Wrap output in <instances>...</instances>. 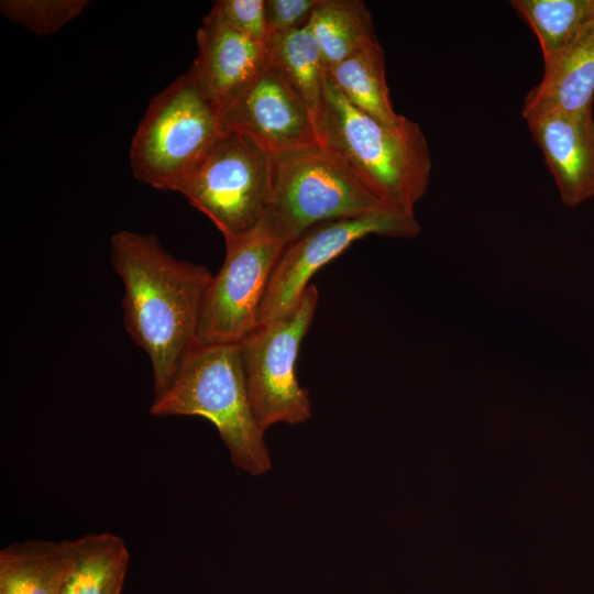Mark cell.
Here are the masks:
<instances>
[{
	"instance_id": "obj_1",
	"label": "cell",
	"mask_w": 594,
	"mask_h": 594,
	"mask_svg": "<svg viewBox=\"0 0 594 594\" xmlns=\"http://www.w3.org/2000/svg\"><path fill=\"white\" fill-rule=\"evenodd\" d=\"M110 249L124 288V327L151 361L157 398L195 345L204 296L213 275L202 265L174 257L153 234L121 230L112 234Z\"/></svg>"
},
{
	"instance_id": "obj_2",
	"label": "cell",
	"mask_w": 594,
	"mask_h": 594,
	"mask_svg": "<svg viewBox=\"0 0 594 594\" xmlns=\"http://www.w3.org/2000/svg\"><path fill=\"white\" fill-rule=\"evenodd\" d=\"M316 132L318 143L386 206L415 217L431 173L429 145L418 123L408 118L397 127L380 122L352 106L327 76Z\"/></svg>"
},
{
	"instance_id": "obj_3",
	"label": "cell",
	"mask_w": 594,
	"mask_h": 594,
	"mask_svg": "<svg viewBox=\"0 0 594 594\" xmlns=\"http://www.w3.org/2000/svg\"><path fill=\"white\" fill-rule=\"evenodd\" d=\"M150 413L155 417H202L216 427L234 466L254 476L272 469L239 343L194 345L169 387L154 398Z\"/></svg>"
},
{
	"instance_id": "obj_4",
	"label": "cell",
	"mask_w": 594,
	"mask_h": 594,
	"mask_svg": "<svg viewBox=\"0 0 594 594\" xmlns=\"http://www.w3.org/2000/svg\"><path fill=\"white\" fill-rule=\"evenodd\" d=\"M222 132L219 109L188 69L150 101L130 146L132 173L178 193Z\"/></svg>"
},
{
	"instance_id": "obj_5",
	"label": "cell",
	"mask_w": 594,
	"mask_h": 594,
	"mask_svg": "<svg viewBox=\"0 0 594 594\" xmlns=\"http://www.w3.org/2000/svg\"><path fill=\"white\" fill-rule=\"evenodd\" d=\"M383 208L389 207L319 143L271 157L268 215L288 242L318 223Z\"/></svg>"
},
{
	"instance_id": "obj_6",
	"label": "cell",
	"mask_w": 594,
	"mask_h": 594,
	"mask_svg": "<svg viewBox=\"0 0 594 594\" xmlns=\"http://www.w3.org/2000/svg\"><path fill=\"white\" fill-rule=\"evenodd\" d=\"M318 300V289L310 284L293 307L257 324L239 343L252 408L263 431L277 424H304L311 416L296 364Z\"/></svg>"
},
{
	"instance_id": "obj_7",
	"label": "cell",
	"mask_w": 594,
	"mask_h": 594,
	"mask_svg": "<svg viewBox=\"0 0 594 594\" xmlns=\"http://www.w3.org/2000/svg\"><path fill=\"white\" fill-rule=\"evenodd\" d=\"M224 242L223 263L204 296L195 345L240 343L256 328L271 276L289 243L268 211L257 227Z\"/></svg>"
},
{
	"instance_id": "obj_8",
	"label": "cell",
	"mask_w": 594,
	"mask_h": 594,
	"mask_svg": "<svg viewBox=\"0 0 594 594\" xmlns=\"http://www.w3.org/2000/svg\"><path fill=\"white\" fill-rule=\"evenodd\" d=\"M178 193L223 238L246 233L270 208L271 156L249 136L223 129Z\"/></svg>"
},
{
	"instance_id": "obj_9",
	"label": "cell",
	"mask_w": 594,
	"mask_h": 594,
	"mask_svg": "<svg viewBox=\"0 0 594 594\" xmlns=\"http://www.w3.org/2000/svg\"><path fill=\"white\" fill-rule=\"evenodd\" d=\"M419 232L415 217L391 208L311 227L284 249L263 297L257 324L293 307L310 285L314 274L358 240L371 234L413 238Z\"/></svg>"
},
{
	"instance_id": "obj_10",
	"label": "cell",
	"mask_w": 594,
	"mask_h": 594,
	"mask_svg": "<svg viewBox=\"0 0 594 594\" xmlns=\"http://www.w3.org/2000/svg\"><path fill=\"white\" fill-rule=\"evenodd\" d=\"M220 118L224 130L249 136L271 157L318 144L309 109L268 61Z\"/></svg>"
},
{
	"instance_id": "obj_11",
	"label": "cell",
	"mask_w": 594,
	"mask_h": 594,
	"mask_svg": "<svg viewBox=\"0 0 594 594\" xmlns=\"http://www.w3.org/2000/svg\"><path fill=\"white\" fill-rule=\"evenodd\" d=\"M197 57L189 70L221 111L267 63V43L250 38L209 11L197 30Z\"/></svg>"
},
{
	"instance_id": "obj_12",
	"label": "cell",
	"mask_w": 594,
	"mask_h": 594,
	"mask_svg": "<svg viewBox=\"0 0 594 594\" xmlns=\"http://www.w3.org/2000/svg\"><path fill=\"white\" fill-rule=\"evenodd\" d=\"M558 186L562 201L575 207L594 196L592 108L550 112L526 120Z\"/></svg>"
},
{
	"instance_id": "obj_13",
	"label": "cell",
	"mask_w": 594,
	"mask_h": 594,
	"mask_svg": "<svg viewBox=\"0 0 594 594\" xmlns=\"http://www.w3.org/2000/svg\"><path fill=\"white\" fill-rule=\"evenodd\" d=\"M76 562V539L11 543L0 551V594H63Z\"/></svg>"
},
{
	"instance_id": "obj_14",
	"label": "cell",
	"mask_w": 594,
	"mask_h": 594,
	"mask_svg": "<svg viewBox=\"0 0 594 594\" xmlns=\"http://www.w3.org/2000/svg\"><path fill=\"white\" fill-rule=\"evenodd\" d=\"M594 97V34L582 36L550 67L526 96L525 120L550 112L592 108Z\"/></svg>"
},
{
	"instance_id": "obj_15",
	"label": "cell",
	"mask_w": 594,
	"mask_h": 594,
	"mask_svg": "<svg viewBox=\"0 0 594 594\" xmlns=\"http://www.w3.org/2000/svg\"><path fill=\"white\" fill-rule=\"evenodd\" d=\"M328 78L355 108L389 125H399L406 117L392 105L386 82L385 55L374 41L327 72Z\"/></svg>"
},
{
	"instance_id": "obj_16",
	"label": "cell",
	"mask_w": 594,
	"mask_h": 594,
	"mask_svg": "<svg viewBox=\"0 0 594 594\" xmlns=\"http://www.w3.org/2000/svg\"><path fill=\"white\" fill-rule=\"evenodd\" d=\"M267 61L302 99L316 127L324 99L327 68L309 24L271 35Z\"/></svg>"
},
{
	"instance_id": "obj_17",
	"label": "cell",
	"mask_w": 594,
	"mask_h": 594,
	"mask_svg": "<svg viewBox=\"0 0 594 594\" xmlns=\"http://www.w3.org/2000/svg\"><path fill=\"white\" fill-rule=\"evenodd\" d=\"M309 26L327 72L377 41L371 12L360 0H320Z\"/></svg>"
},
{
	"instance_id": "obj_18",
	"label": "cell",
	"mask_w": 594,
	"mask_h": 594,
	"mask_svg": "<svg viewBox=\"0 0 594 594\" xmlns=\"http://www.w3.org/2000/svg\"><path fill=\"white\" fill-rule=\"evenodd\" d=\"M510 4L536 34L543 69L582 36L594 13V0H513Z\"/></svg>"
},
{
	"instance_id": "obj_19",
	"label": "cell",
	"mask_w": 594,
	"mask_h": 594,
	"mask_svg": "<svg viewBox=\"0 0 594 594\" xmlns=\"http://www.w3.org/2000/svg\"><path fill=\"white\" fill-rule=\"evenodd\" d=\"M77 562L63 594H106L113 578L129 566L124 540L111 532L76 539Z\"/></svg>"
},
{
	"instance_id": "obj_20",
	"label": "cell",
	"mask_w": 594,
	"mask_h": 594,
	"mask_svg": "<svg viewBox=\"0 0 594 594\" xmlns=\"http://www.w3.org/2000/svg\"><path fill=\"white\" fill-rule=\"evenodd\" d=\"M89 3L87 0H2L0 12L32 33L46 36L79 16Z\"/></svg>"
},
{
	"instance_id": "obj_21",
	"label": "cell",
	"mask_w": 594,
	"mask_h": 594,
	"mask_svg": "<svg viewBox=\"0 0 594 594\" xmlns=\"http://www.w3.org/2000/svg\"><path fill=\"white\" fill-rule=\"evenodd\" d=\"M234 31L267 43L271 35L266 25L265 0H218L210 10Z\"/></svg>"
},
{
	"instance_id": "obj_22",
	"label": "cell",
	"mask_w": 594,
	"mask_h": 594,
	"mask_svg": "<svg viewBox=\"0 0 594 594\" xmlns=\"http://www.w3.org/2000/svg\"><path fill=\"white\" fill-rule=\"evenodd\" d=\"M320 0H265V18L270 35L307 26Z\"/></svg>"
},
{
	"instance_id": "obj_23",
	"label": "cell",
	"mask_w": 594,
	"mask_h": 594,
	"mask_svg": "<svg viewBox=\"0 0 594 594\" xmlns=\"http://www.w3.org/2000/svg\"><path fill=\"white\" fill-rule=\"evenodd\" d=\"M128 568L120 570L113 578L106 594H121Z\"/></svg>"
},
{
	"instance_id": "obj_24",
	"label": "cell",
	"mask_w": 594,
	"mask_h": 594,
	"mask_svg": "<svg viewBox=\"0 0 594 594\" xmlns=\"http://www.w3.org/2000/svg\"><path fill=\"white\" fill-rule=\"evenodd\" d=\"M584 33L594 34V13H593V16H592L591 21L588 22Z\"/></svg>"
}]
</instances>
